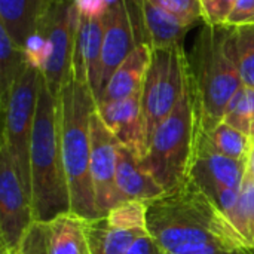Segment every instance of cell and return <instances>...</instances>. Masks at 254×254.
<instances>
[{"label":"cell","instance_id":"obj_30","mask_svg":"<svg viewBox=\"0 0 254 254\" xmlns=\"http://www.w3.org/2000/svg\"><path fill=\"white\" fill-rule=\"evenodd\" d=\"M190 254H254V249L250 247H208Z\"/></svg>","mask_w":254,"mask_h":254},{"label":"cell","instance_id":"obj_5","mask_svg":"<svg viewBox=\"0 0 254 254\" xmlns=\"http://www.w3.org/2000/svg\"><path fill=\"white\" fill-rule=\"evenodd\" d=\"M196 135L198 121L188 76L183 97L159 124L141 158L143 167L165 192L177 189L189 179Z\"/></svg>","mask_w":254,"mask_h":254},{"label":"cell","instance_id":"obj_21","mask_svg":"<svg viewBox=\"0 0 254 254\" xmlns=\"http://www.w3.org/2000/svg\"><path fill=\"white\" fill-rule=\"evenodd\" d=\"M202 134L217 152L237 161H246L250 152V147L253 144V140L249 135L232 128L231 125L225 122H220L211 131H207Z\"/></svg>","mask_w":254,"mask_h":254},{"label":"cell","instance_id":"obj_16","mask_svg":"<svg viewBox=\"0 0 254 254\" xmlns=\"http://www.w3.org/2000/svg\"><path fill=\"white\" fill-rule=\"evenodd\" d=\"M116 192L119 204L124 201L147 202L165 193L162 186L143 167L141 159L122 144L118 158Z\"/></svg>","mask_w":254,"mask_h":254},{"label":"cell","instance_id":"obj_31","mask_svg":"<svg viewBox=\"0 0 254 254\" xmlns=\"http://www.w3.org/2000/svg\"><path fill=\"white\" fill-rule=\"evenodd\" d=\"M244 185L254 186V141L250 147V152L246 159V173H244Z\"/></svg>","mask_w":254,"mask_h":254},{"label":"cell","instance_id":"obj_20","mask_svg":"<svg viewBox=\"0 0 254 254\" xmlns=\"http://www.w3.org/2000/svg\"><path fill=\"white\" fill-rule=\"evenodd\" d=\"M28 64L25 49L16 45L6 30L0 27V103L7 98Z\"/></svg>","mask_w":254,"mask_h":254},{"label":"cell","instance_id":"obj_8","mask_svg":"<svg viewBox=\"0 0 254 254\" xmlns=\"http://www.w3.org/2000/svg\"><path fill=\"white\" fill-rule=\"evenodd\" d=\"M79 16L76 0H52L36 33L45 43V61L40 73L55 97L71 77Z\"/></svg>","mask_w":254,"mask_h":254},{"label":"cell","instance_id":"obj_28","mask_svg":"<svg viewBox=\"0 0 254 254\" xmlns=\"http://www.w3.org/2000/svg\"><path fill=\"white\" fill-rule=\"evenodd\" d=\"M249 24H254V0H235L226 25L237 28Z\"/></svg>","mask_w":254,"mask_h":254},{"label":"cell","instance_id":"obj_15","mask_svg":"<svg viewBox=\"0 0 254 254\" xmlns=\"http://www.w3.org/2000/svg\"><path fill=\"white\" fill-rule=\"evenodd\" d=\"M97 113L122 146L134 152L140 159L146 155L141 91L124 100L97 104Z\"/></svg>","mask_w":254,"mask_h":254},{"label":"cell","instance_id":"obj_14","mask_svg":"<svg viewBox=\"0 0 254 254\" xmlns=\"http://www.w3.org/2000/svg\"><path fill=\"white\" fill-rule=\"evenodd\" d=\"M103 15L80 13L73 52V77L89 85L95 103L100 95V71L103 52Z\"/></svg>","mask_w":254,"mask_h":254},{"label":"cell","instance_id":"obj_4","mask_svg":"<svg viewBox=\"0 0 254 254\" xmlns=\"http://www.w3.org/2000/svg\"><path fill=\"white\" fill-rule=\"evenodd\" d=\"M30 183L34 220H51L71 211L60 143L57 97L42 73L30 144Z\"/></svg>","mask_w":254,"mask_h":254},{"label":"cell","instance_id":"obj_22","mask_svg":"<svg viewBox=\"0 0 254 254\" xmlns=\"http://www.w3.org/2000/svg\"><path fill=\"white\" fill-rule=\"evenodd\" d=\"M146 213L147 205L144 201H124L113 207L104 217L107 223L116 229L147 231Z\"/></svg>","mask_w":254,"mask_h":254},{"label":"cell","instance_id":"obj_27","mask_svg":"<svg viewBox=\"0 0 254 254\" xmlns=\"http://www.w3.org/2000/svg\"><path fill=\"white\" fill-rule=\"evenodd\" d=\"M235 0H201L202 24L226 25V21L234 9Z\"/></svg>","mask_w":254,"mask_h":254},{"label":"cell","instance_id":"obj_2","mask_svg":"<svg viewBox=\"0 0 254 254\" xmlns=\"http://www.w3.org/2000/svg\"><path fill=\"white\" fill-rule=\"evenodd\" d=\"M188 63L198 131L207 132L223 122L229 101L244 86L235 28L204 24L188 54Z\"/></svg>","mask_w":254,"mask_h":254},{"label":"cell","instance_id":"obj_1","mask_svg":"<svg viewBox=\"0 0 254 254\" xmlns=\"http://www.w3.org/2000/svg\"><path fill=\"white\" fill-rule=\"evenodd\" d=\"M146 205L147 232L167 254H190L216 246L249 247L214 201L192 179L147 201Z\"/></svg>","mask_w":254,"mask_h":254},{"label":"cell","instance_id":"obj_7","mask_svg":"<svg viewBox=\"0 0 254 254\" xmlns=\"http://www.w3.org/2000/svg\"><path fill=\"white\" fill-rule=\"evenodd\" d=\"M40 70L31 63L22 71L7 98L0 103L3 113L1 144L12 156L21 185L31 199L30 144L36 118Z\"/></svg>","mask_w":254,"mask_h":254},{"label":"cell","instance_id":"obj_25","mask_svg":"<svg viewBox=\"0 0 254 254\" xmlns=\"http://www.w3.org/2000/svg\"><path fill=\"white\" fill-rule=\"evenodd\" d=\"M223 122L252 138V112L246 86H243L229 101Z\"/></svg>","mask_w":254,"mask_h":254},{"label":"cell","instance_id":"obj_23","mask_svg":"<svg viewBox=\"0 0 254 254\" xmlns=\"http://www.w3.org/2000/svg\"><path fill=\"white\" fill-rule=\"evenodd\" d=\"M235 40L243 85L254 89V24L237 27Z\"/></svg>","mask_w":254,"mask_h":254},{"label":"cell","instance_id":"obj_12","mask_svg":"<svg viewBox=\"0 0 254 254\" xmlns=\"http://www.w3.org/2000/svg\"><path fill=\"white\" fill-rule=\"evenodd\" d=\"M103 21L104 34L100 71V95L115 70L138 46L132 15L127 0L112 1L103 13Z\"/></svg>","mask_w":254,"mask_h":254},{"label":"cell","instance_id":"obj_17","mask_svg":"<svg viewBox=\"0 0 254 254\" xmlns=\"http://www.w3.org/2000/svg\"><path fill=\"white\" fill-rule=\"evenodd\" d=\"M52 0H0V27L10 39L25 48L37 33Z\"/></svg>","mask_w":254,"mask_h":254},{"label":"cell","instance_id":"obj_6","mask_svg":"<svg viewBox=\"0 0 254 254\" xmlns=\"http://www.w3.org/2000/svg\"><path fill=\"white\" fill-rule=\"evenodd\" d=\"M189 76L183 45L152 48L150 63L141 88V113L146 150L159 124L174 110L185 94Z\"/></svg>","mask_w":254,"mask_h":254},{"label":"cell","instance_id":"obj_10","mask_svg":"<svg viewBox=\"0 0 254 254\" xmlns=\"http://www.w3.org/2000/svg\"><path fill=\"white\" fill-rule=\"evenodd\" d=\"M19 254H91L85 219L68 211L51 220H33Z\"/></svg>","mask_w":254,"mask_h":254},{"label":"cell","instance_id":"obj_24","mask_svg":"<svg viewBox=\"0 0 254 254\" xmlns=\"http://www.w3.org/2000/svg\"><path fill=\"white\" fill-rule=\"evenodd\" d=\"M232 223L246 244L254 249V186L244 185Z\"/></svg>","mask_w":254,"mask_h":254},{"label":"cell","instance_id":"obj_33","mask_svg":"<svg viewBox=\"0 0 254 254\" xmlns=\"http://www.w3.org/2000/svg\"><path fill=\"white\" fill-rule=\"evenodd\" d=\"M253 141H254V140H253Z\"/></svg>","mask_w":254,"mask_h":254},{"label":"cell","instance_id":"obj_9","mask_svg":"<svg viewBox=\"0 0 254 254\" xmlns=\"http://www.w3.org/2000/svg\"><path fill=\"white\" fill-rule=\"evenodd\" d=\"M34 220L10 153L0 146V243L1 254H19L27 229Z\"/></svg>","mask_w":254,"mask_h":254},{"label":"cell","instance_id":"obj_3","mask_svg":"<svg viewBox=\"0 0 254 254\" xmlns=\"http://www.w3.org/2000/svg\"><path fill=\"white\" fill-rule=\"evenodd\" d=\"M95 109L89 85L71 74L57 94L58 129L71 213L85 220L100 219L91 180V118Z\"/></svg>","mask_w":254,"mask_h":254},{"label":"cell","instance_id":"obj_32","mask_svg":"<svg viewBox=\"0 0 254 254\" xmlns=\"http://www.w3.org/2000/svg\"><path fill=\"white\" fill-rule=\"evenodd\" d=\"M249 103H250V112H252V138L254 140V89L247 88Z\"/></svg>","mask_w":254,"mask_h":254},{"label":"cell","instance_id":"obj_18","mask_svg":"<svg viewBox=\"0 0 254 254\" xmlns=\"http://www.w3.org/2000/svg\"><path fill=\"white\" fill-rule=\"evenodd\" d=\"M152 46L138 45L125 61L115 70L109 83L103 89L101 95L97 100V104H106L118 100L128 98L141 91L144 76L150 63Z\"/></svg>","mask_w":254,"mask_h":254},{"label":"cell","instance_id":"obj_19","mask_svg":"<svg viewBox=\"0 0 254 254\" xmlns=\"http://www.w3.org/2000/svg\"><path fill=\"white\" fill-rule=\"evenodd\" d=\"M147 231H125L110 226L106 217L85 220V235L91 254H127L132 243Z\"/></svg>","mask_w":254,"mask_h":254},{"label":"cell","instance_id":"obj_29","mask_svg":"<svg viewBox=\"0 0 254 254\" xmlns=\"http://www.w3.org/2000/svg\"><path fill=\"white\" fill-rule=\"evenodd\" d=\"M127 254H167L164 252V249L155 241V238L146 232L143 235H140L132 246L129 247V250Z\"/></svg>","mask_w":254,"mask_h":254},{"label":"cell","instance_id":"obj_11","mask_svg":"<svg viewBox=\"0 0 254 254\" xmlns=\"http://www.w3.org/2000/svg\"><path fill=\"white\" fill-rule=\"evenodd\" d=\"M119 147V140L103 124L95 109L91 118V180L100 217L119 204L116 192Z\"/></svg>","mask_w":254,"mask_h":254},{"label":"cell","instance_id":"obj_26","mask_svg":"<svg viewBox=\"0 0 254 254\" xmlns=\"http://www.w3.org/2000/svg\"><path fill=\"white\" fill-rule=\"evenodd\" d=\"M150 1L189 24L196 25L202 22L201 0H150Z\"/></svg>","mask_w":254,"mask_h":254},{"label":"cell","instance_id":"obj_13","mask_svg":"<svg viewBox=\"0 0 254 254\" xmlns=\"http://www.w3.org/2000/svg\"><path fill=\"white\" fill-rule=\"evenodd\" d=\"M244 173L246 161H237L217 152L208 143L205 135L198 131L189 179H192L201 189L223 186L243 190Z\"/></svg>","mask_w":254,"mask_h":254}]
</instances>
